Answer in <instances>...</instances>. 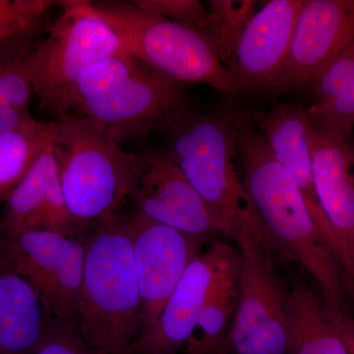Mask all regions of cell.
Segmentation results:
<instances>
[{"label": "cell", "instance_id": "6da1fadb", "mask_svg": "<svg viewBox=\"0 0 354 354\" xmlns=\"http://www.w3.org/2000/svg\"><path fill=\"white\" fill-rule=\"evenodd\" d=\"M249 197L266 232L279 251L308 272L320 288L326 311L344 326L353 319L348 278L339 259L310 215L297 183L279 164L245 109L225 106Z\"/></svg>", "mask_w": 354, "mask_h": 354}, {"label": "cell", "instance_id": "7a4b0ae2", "mask_svg": "<svg viewBox=\"0 0 354 354\" xmlns=\"http://www.w3.org/2000/svg\"><path fill=\"white\" fill-rule=\"evenodd\" d=\"M76 328L97 354H127L138 337L141 300L129 213L97 223L83 237Z\"/></svg>", "mask_w": 354, "mask_h": 354}, {"label": "cell", "instance_id": "3957f363", "mask_svg": "<svg viewBox=\"0 0 354 354\" xmlns=\"http://www.w3.org/2000/svg\"><path fill=\"white\" fill-rule=\"evenodd\" d=\"M53 146L70 216L85 234L131 201L142 156L123 150L102 128L86 118L62 116L55 121Z\"/></svg>", "mask_w": 354, "mask_h": 354}, {"label": "cell", "instance_id": "277c9868", "mask_svg": "<svg viewBox=\"0 0 354 354\" xmlns=\"http://www.w3.org/2000/svg\"><path fill=\"white\" fill-rule=\"evenodd\" d=\"M69 114L86 118L116 141L162 130L189 108L183 86L134 57H111L91 66L76 84Z\"/></svg>", "mask_w": 354, "mask_h": 354}, {"label": "cell", "instance_id": "5b68a950", "mask_svg": "<svg viewBox=\"0 0 354 354\" xmlns=\"http://www.w3.org/2000/svg\"><path fill=\"white\" fill-rule=\"evenodd\" d=\"M165 153L199 193L234 241L244 221L257 215L247 192L234 135L223 113L184 109L162 130Z\"/></svg>", "mask_w": 354, "mask_h": 354}, {"label": "cell", "instance_id": "8992f818", "mask_svg": "<svg viewBox=\"0 0 354 354\" xmlns=\"http://www.w3.org/2000/svg\"><path fill=\"white\" fill-rule=\"evenodd\" d=\"M140 64L178 83L203 84L237 95L211 39L129 2L87 1Z\"/></svg>", "mask_w": 354, "mask_h": 354}, {"label": "cell", "instance_id": "52a82bcc", "mask_svg": "<svg viewBox=\"0 0 354 354\" xmlns=\"http://www.w3.org/2000/svg\"><path fill=\"white\" fill-rule=\"evenodd\" d=\"M62 13L23 59L41 109L57 118L68 115L80 77L111 57H130L113 30L88 9L85 0L60 1Z\"/></svg>", "mask_w": 354, "mask_h": 354}, {"label": "cell", "instance_id": "ba28073f", "mask_svg": "<svg viewBox=\"0 0 354 354\" xmlns=\"http://www.w3.org/2000/svg\"><path fill=\"white\" fill-rule=\"evenodd\" d=\"M234 241L241 261L230 353L286 354L288 290L283 288L274 265L278 248L258 215L242 223Z\"/></svg>", "mask_w": 354, "mask_h": 354}, {"label": "cell", "instance_id": "9c48e42d", "mask_svg": "<svg viewBox=\"0 0 354 354\" xmlns=\"http://www.w3.org/2000/svg\"><path fill=\"white\" fill-rule=\"evenodd\" d=\"M84 254L83 239L50 230L0 234V257L30 281L55 322L76 326Z\"/></svg>", "mask_w": 354, "mask_h": 354}, {"label": "cell", "instance_id": "30bf717a", "mask_svg": "<svg viewBox=\"0 0 354 354\" xmlns=\"http://www.w3.org/2000/svg\"><path fill=\"white\" fill-rule=\"evenodd\" d=\"M129 220L141 300L139 339L157 322L184 272L208 245L209 237L179 232L134 209Z\"/></svg>", "mask_w": 354, "mask_h": 354}, {"label": "cell", "instance_id": "8fae6325", "mask_svg": "<svg viewBox=\"0 0 354 354\" xmlns=\"http://www.w3.org/2000/svg\"><path fill=\"white\" fill-rule=\"evenodd\" d=\"M354 39V0H304L285 66L272 88L313 86Z\"/></svg>", "mask_w": 354, "mask_h": 354}, {"label": "cell", "instance_id": "7c38bea8", "mask_svg": "<svg viewBox=\"0 0 354 354\" xmlns=\"http://www.w3.org/2000/svg\"><path fill=\"white\" fill-rule=\"evenodd\" d=\"M308 140L317 194L339 242L354 298V144L348 134L312 120Z\"/></svg>", "mask_w": 354, "mask_h": 354}, {"label": "cell", "instance_id": "4fadbf2b", "mask_svg": "<svg viewBox=\"0 0 354 354\" xmlns=\"http://www.w3.org/2000/svg\"><path fill=\"white\" fill-rule=\"evenodd\" d=\"M304 2L271 0L254 14L225 64L236 94L271 88L278 79Z\"/></svg>", "mask_w": 354, "mask_h": 354}, {"label": "cell", "instance_id": "5bb4252c", "mask_svg": "<svg viewBox=\"0 0 354 354\" xmlns=\"http://www.w3.org/2000/svg\"><path fill=\"white\" fill-rule=\"evenodd\" d=\"M130 202L144 216L179 232L227 236L208 205L165 153L142 156L138 185Z\"/></svg>", "mask_w": 354, "mask_h": 354}, {"label": "cell", "instance_id": "9a60e30c", "mask_svg": "<svg viewBox=\"0 0 354 354\" xmlns=\"http://www.w3.org/2000/svg\"><path fill=\"white\" fill-rule=\"evenodd\" d=\"M236 250L225 241L209 242L184 272L152 329L128 353H183L216 276Z\"/></svg>", "mask_w": 354, "mask_h": 354}, {"label": "cell", "instance_id": "2e32d148", "mask_svg": "<svg viewBox=\"0 0 354 354\" xmlns=\"http://www.w3.org/2000/svg\"><path fill=\"white\" fill-rule=\"evenodd\" d=\"M245 113L279 164L297 183L314 223L341 262L339 242L321 207L314 183L308 140L311 120L307 109L291 104H274L268 111L249 109Z\"/></svg>", "mask_w": 354, "mask_h": 354}, {"label": "cell", "instance_id": "e0dca14e", "mask_svg": "<svg viewBox=\"0 0 354 354\" xmlns=\"http://www.w3.org/2000/svg\"><path fill=\"white\" fill-rule=\"evenodd\" d=\"M53 135L27 174L4 202L0 234L46 230L72 239L85 236L82 228L70 216L65 202Z\"/></svg>", "mask_w": 354, "mask_h": 354}, {"label": "cell", "instance_id": "ac0fdd59", "mask_svg": "<svg viewBox=\"0 0 354 354\" xmlns=\"http://www.w3.org/2000/svg\"><path fill=\"white\" fill-rule=\"evenodd\" d=\"M53 321L30 281L0 257V354H35Z\"/></svg>", "mask_w": 354, "mask_h": 354}, {"label": "cell", "instance_id": "d6986e66", "mask_svg": "<svg viewBox=\"0 0 354 354\" xmlns=\"http://www.w3.org/2000/svg\"><path fill=\"white\" fill-rule=\"evenodd\" d=\"M286 354H349L323 300L299 277L286 295Z\"/></svg>", "mask_w": 354, "mask_h": 354}, {"label": "cell", "instance_id": "ffe728a7", "mask_svg": "<svg viewBox=\"0 0 354 354\" xmlns=\"http://www.w3.org/2000/svg\"><path fill=\"white\" fill-rule=\"evenodd\" d=\"M241 261L237 248L216 276L183 348L184 354L232 353L230 339L239 299Z\"/></svg>", "mask_w": 354, "mask_h": 354}, {"label": "cell", "instance_id": "44dd1931", "mask_svg": "<svg viewBox=\"0 0 354 354\" xmlns=\"http://www.w3.org/2000/svg\"><path fill=\"white\" fill-rule=\"evenodd\" d=\"M51 0H0V60L24 59L50 29Z\"/></svg>", "mask_w": 354, "mask_h": 354}, {"label": "cell", "instance_id": "7402d4cb", "mask_svg": "<svg viewBox=\"0 0 354 354\" xmlns=\"http://www.w3.org/2000/svg\"><path fill=\"white\" fill-rule=\"evenodd\" d=\"M53 122L32 118L24 124L0 134V202H6L34 164L53 135Z\"/></svg>", "mask_w": 354, "mask_h": 354}, {"label": "cell", "instance_id": "603a6c76", "mask_svg": "<svg viewBox=\"0 0 354 354\" xmlns=\"http://www.w3.org/2000/svg\"><path fill=\"white\" fill-rule=\"evenodd\" d=\"M255 0H209L211 38L221 62L227 64L235 44L257 11Z\"/></svg>", "mask_w": 354, "mask_h": 354}, {"label": "cell", "instance_id": "cb8c5ba5", "mask_svg": "<svg viewBox=\"0 0 354 354\" xmlns=\"http://www.w3.org/2000/svg\"><path fill=\"white\" fill-rule=\"evenodd\" d=\"M131 2L147 12L196 30L212 41L209 10L206 4L199 0H134Z\"/></svg>", "mask_w": 354, "mask_h": 354}, {"label": "cell", "instance_id": "d4e9b609", "mask_svg": "<svg viewBox=\"0 0 354 354\" xmlns=\"http://www.w3.org/2000/svg\"><path fill=\"white\" fill-rule=\"evenodd\" d=\"M34 97L23 59L0 60V104L30 113Z\"/></svg>", "mask_w": 354, "mask_h": 354}, {"label": "cell", "instance_id": "484cf974", "mask_svg": "<svg viewBox=\"0 0 354 354\" xmlns=\"http://www.w3.org/2000/svg\"><path fill=\"white\" fill-rule=\"evenodd\" d=\"M354 76V39L328 66L312 87L316 101L310 108H322L341 94Z\"/></svg>", "mask_w": 354, "mask_h": 354}, {"label": "cell", "instance_id": "4316f807", "mask_svg": "<svg viewBox=\"0 0 354 354\" xmlns=\"http://www.w3.org/2000/svg\"><path fill=\"white\" fill-rule=\"evenodd\" d=\"M313 122L351 134L354 127V76L341 94L322 108H307Z\"/></svg>", "mask_w": 354, "mask_h": 354}, {"label": "cell", "instance_id": "83f0119b", "mask_svg": "<svg viewBox=\"0 0 354 354\" xmlns=\"http://www.w3.org/2000/svg\"><path fill=\"white\" fill-rule=\"evenodd\" d=\"M35 354L95 353L71 323L55 322L41 348Z\"/></svg>", "mask_w": 354, "mask_h": 354}, {"label": "cell", "instance_id": "f1b7e54d", "mask_svg": "<svg viewBox=\"0 0 354 354\" xmlns=\"http://www.w3.org/2000/svg\"><path fill=\"white\" fill-rule=\"evenodd\" d=\"M31 113L0 104V134L11 131L31 120Z\"/></svg>", "mask_w": 354, "mask_h": 354}, {"label": "cell", "instance_id": "f546056e", "mask_svg": "<svg viewBox=\"0 0 354 354\" xmlns=\"http://www.w3.org/2000/svg\"><path fill=\"white\" fill-rule=\"evenodd\" d=\"M341 332L344 335L349 354H354V322L341 328Z\"/></svg>", "mask_w": 354, "mask_h": 354}, {"label": "cell", "instance_id": "4dcf8cb0", "mask_svg": "<svg viewBox=\"0 0 354 354\" xmlns=\"http://www.w3.org/2000/svg\"><path fill=\"white\" fill-rule=\"evenodd\" d=\"M127 354H131V353H127Z\"/></svg>", "mask_w": 354, "mask_h": 354}]
</instances>
